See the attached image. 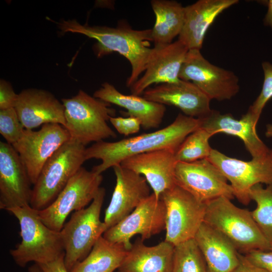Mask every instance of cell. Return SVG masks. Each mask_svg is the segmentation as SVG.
Returning <instances> with one entry per match:
<instances>
[{"mask_svg":"<svg viewBox=\"0 0 272 272\" xmlns=\"http://www.w3.org/2000/svg\"><path fill=\"white\" fill-rule=\"evenodd\" d=\"M116 184L104 222L107 229L130 214L150 194V186L145 178L120 164L113 167Z\"/></svg>","mask_w":272,"mask_h":272,"instance_id":"17","label":"cell"},{"mask_svg":"<svg viewBox=\"0 0 272 272\" xmlns=\"http://www.w3.org/2000/svg\"><path fill=\"white\" fill-rule=\"evenodd\" d=\"M93 96L125 109V114L139 119L142 127L146 130L158 127L166 112L165 105L139 95L122 94L108 82L102 84Z\"/></svg>","mask_w":272,"mask_h":272,"instance_id":"23","label":"cell"},{"mask_svg":"<svg viewBox=\"0 0 272 272\" xmlns=\"http://www.w3.org/2000/svg\"><path fill=\"white\" fill-rule=\"evenodd\" d=\"M28 270L29 272H43L39 265L37 263H34V264L30 266Z\"/></svg>","mask_w":272,"mask_h":272,"instance_id":"39","label":"cell"},{"mask_svg":"<svg viewBox=\"0 0 272 272\" xmlns=\"http://www.w3.org/2000/svg\"><path fill=\"white\" fill-rule=\"evenodd\" d=\"M86 146L71 139L43 166L33 185L30 206L40 211L51 204L86 161Z\"/></svg>","mask_w":272,"mask_h":272,"instance_id":"6","label":"cell"},{"mask_svg":"<svg viewBox=\"0 0 272 272\" xmlns=\"http://www.w3.org/2000/svg\"><path fill=\"white\" fill-rule=\"evenodd\" d=\"M264 80L261 91L249 109L259 118L266 103L272 98V64L267 61L262 63Z\"/></svg>","mask_w":272,"mask_h":272,"instance_id":"32","label":"cell"},{"mask_svg":"<svg viewBox=\"0 0 272 272\" xmlns=\"http://www.w3.org/2000/svg\"><path fill=\"white\" fill-rule=\"evenodd\" d=\"M116 272H120V271H116Z\"/></svg>","mask_w":272,"mask_h":272,"instance_id":"41","label":"cell"},{"mask_svg":"<svg viewBox=\"0 0 272 272\" xmlns=\"http://www.w3.org/2000/svg\"><path fill=\"white\" fill-rule=\"evenodd\" d=\"M102 180L101 174L82 167L54 201L38 211L39 218L51 229L60 232L71 213L85 208L93 201Z\"/></svg>","mask_w":272,"mask_h":272,"instance_id":"9","label":"cell"},{"mask_svg":"<svg viewBox=\"0 0 272 272\" xmlns=\"http://www.w3.org/2000/svg\"><path fill=\"white\" fill-rule=\"evenodd\" d=\"M244 255L253 264L268 272H272L271 250H255Z\"/></svg>","mask_w":272,"mask_h":272,"instance_id":"34","label":"cell"},{"mask_svg":"<svg viewBox=\"0 0 272 272\" xmlns=\"http://www.w3.org/2000/svg\"><path fill=\"white\" fill-rule=\"evenodd\" d=\"M38 265L43 272H69L64 263V254L51 262Z\"/></svg>","mask_w":272,"mask_h":272,"instance_id":"36","label":"cell"},{"mask_svg":"<svg viewBox=\"0 0 272 272\" xmlns=\"http://www.w3.org/2000/svg\"><path fill=\"white\" fill-rule=\"evenodd\" d=\"M165 220L164 203L152 193L127 217L108 229L103 236L129 250L132 245L130 239L133 236L139 234L144 241L159 234L165 230Z\"/></svg>","mask_w":272,"mask_h":272,"instance_id":"12","label":"cell"},{"mask_svg":"<svg viewBox=\"0 0 272 272\" xmlns=\"http://www.w3.org/2000/svg\"><path fill=\"white\" fill-rule=\"evenodd\" d=\"M175 152L158 150L129 157L120 165L144 176L156 196L176 185L175 169L177 162Z\"/></svg>","mask_w":272,"mask_h":272,"instance_id":"19","label":"cell"},{"mask_svg":"<svg viewBox=\"0 0 272 272\" xmlns=\"http://www.w3.org/2000/svg\"><path fill=\"white\" fill-rule=\"evenodd\" d=\"M198 119L199 127L212 135L224 133L240 138L252 158L263 156L270 149L257 134L256 125L259 118L249 109L239 119L230 113L221 114L215 110H212L205 117Z\"/></svg>","mask_w":272,"mask_h":272,"instance_id":"20","label":"cell"},{"mask_svg":"<svg viewBox=\"0 0 272 272\" xmlns=\"http://www.w3.org/2000/svg\"><path fill=\"white\" fill-rule=\"evenodd\" d=\"M15 108L25 129H33L47 123L64 126V107L50 92L27 89L19 94Z\"/></svg>","mask_w":272,"mask_h":272,"instance_id":"21","label":"cell"},{"mask_svg":"<svg viewBox=\"0 0 272 272\" xmlns=\"http://www.w3.org/2000/svg\"><path fill=\"white\" fill-rule=\"evenodd\" d=\"M143 95L148 100L175 106L184 115L193 118L204 117L212 110L211 100L200 89L192 82L181 79L149 88Z\"/></svg>","mask_w":272,"mask_h":272,"instance_id":"18","label":"cell"},{"mask_svg":"<svg viewBox=\"0 0 272 272\" xmlns=\"http://www.w3.org/2000/svg\"><path fill=\"white\" fill-rule=\"evenodd\" d=\"M175 179L176 185L204 203L222 196L234 198L228 180L208 159L190 163L177 162Z\"/></svg>","mask_w":272,"mask_h":272,"instance_id":"14","label":"cell"},{"mask_svg":"<svg viewBox=\"0 0 272 272\" xmlns=\"http://www.w3.org/2000/svg\"><path fill=\"white\" fill-rule=\"evenodd\" d=\"M208 159L230 181L234 197L244 205L251 200L249 190L254 185L272 186V149L266 155L249 161L228 157L213 149Z\"/></svg>","mask_w":272,"mask_h":272,"instance_id":"10","label":"cell"},{"mask_svg":"<svg viewBox=\"0 0 272 272\" xmlns=\"http://www.w3.org/2000/svg\"><path fill=\"white\" fill-rule=\"evenodd\" d=\"M173 272H209L194 239L174 246Z\"/></svg>","mask_w":272,"mask_h":272,"instance_id":"30","label":"cell"},{"mask_svg":"<svg viewBox=\"0 0 272 272\" xmlns=\"http://www.w3.org/2000/svg\"><path fill=\"white\" fill-rule=\"evenodd\" d=\"M18 94L14 91L10 83L4 80L0 81V109L15 108Z\"/></svg>","mask_w":272,"mask_h":272,"instance_id":"35","label":"cell"},{"mask_svg":"<svg viewBox=\"0 0 272 272\" xmlns=\"http://www.w3.org/2000/svg\"><path fill=\"white\" fill-rule=\"evenodd\" d=\"M265 136L267 138H272V124H268L266 126L265 132Z\"/></svg>","mask_w":272,"mask_h":272,"instance_id":"40","label":"cell"},{"mask_svg":"<svg viewBox=\"0 0 272 272\" xmlns=\"http://www.w3.org/2000/svg\"><path fill=\"white\" fill-rule=\"evenodd\" d=\"M179 78L193 83L211 100H230L240 90L237 76L232 71L211 63L203 56L200 50H188Z\"/></svg>","mask_w":272,"mask_h":272,"instance_id":"11","label":"cell"},{"mask_svg":"<svg viewBox=\"0 0 272 272\" xmlns=\"http://www.w3.org/2000/svg\"><path fill=\"white\" fill-rule=\"evenodd\" d=\"M231 272H268L249 261L244 254L240 253L238 265Z\"/></svg>","mask_w":272,"mask_h":272,"instance_id":"37","label":"cell"},{"mask_svg":"<svg viewBox=\"0 0 272 272\" xmlns=\"http://www.w3.org/2000/svg\"><path fill=\"white\" fill-rule=\"evenodd\" d=\"M27 171L12 145L0 142V209L30 205L32 188Z\"/></svg>","mask_w":272,"mask_h":272,"instance_id":"15","label":"cell"},{"mask_svg":"<svg viewBox=\"0 0 272 272\" xmlns=\"http://www.w3.org/2000/svg\"><path fill=\"white\" fill-rule=\"evenodd\" d=\"M194 240L209 272H231L239 264L240 253L223 234L203 223Z\"/></svg>","mask_w":272,"mask_h":272,"instance_id":"24","label":"cell"},{"mask_svg":"<svg viewBox=\"0 0 272 272\" xmlns=\"http://www.w3.org/2000/svg\"><path fill=\"white\" fill-rule=\"evenodd\" d=\"M24 130L15 108L0 110V133L6 143L11 145L16 143Z\"/></svg>","mask_w":272,"mask_h":272,"instance_id":"31","label":"cell"},{"mask_svg":"<svg viewBox=\"0 0 272 272\" xmlns=\"http://www.w3.org/2000/svg\"><path fill=\"white\" fill-rule=\"evenodd\" d=\"M262 3H264L268 8L263 20L264 24L269 26L272 31V0L262 1Z\"/></svg>","mask_w":272,"mask_h":272,"instance_id":"38","label":"cell"},{"mask_svg":"<svg viewBox=\"0 0 272 272\" xmlns=\"http://www.w3.org/2000/svg\"><path fill=\"white\" fill-rule=\"evenodd\" d=\"M238 0H199L184 7V20L178 40L188 50H200L206 33L217 17Z\"/></svg>","mask_w":272,"mask_h":272,"instance_id":"22","label":"cell"},{"mask_svg":"<svg viewBox=\"0 0 272 272\" xmlns=\"http://www.w3.org/2000/svg\"><path fill=\"white\" fill-rule=\"evenodd\" d=\"M213 136L201 128L190 133L183 141L175 153L177 162L190 163L208 159L212 148L209 140Z\"/></svg>","mask_w":272,"mask_h":272,"instance_id":"29","label":"cell"},{"mask_svg":"<svg viewBox=\"0 0 272 272\" xmlns=\"http://www.w3.org/2000/svg\"><path fill=\"white\" fill-rule=\"evenodd\" d=\"M109 121L118 132L125 136L138 132L142 127L140 120L131 116H112Z\"/></svg>","mask_w":272,"mask_h":272,"instance_id":"33","label":"cell"},{"mask_svg":"<svg viewBox=\"0 0 272 272\" xmlns=\"http://www.w3.org/2000/svg\"><path fill=\"white\" fill-rule=\"evenodd\" d=\"M7 211L17 219L20 224L21 241L10 250L18 266L24 267L30 262L47 263L64 254L60 232L45 225L39 218L37 210L27 205Z\"/></svg>","mask_w":272,"mask_h":272,"instance_id":"3","label":"cell"},{"mask_svg":"<svg viewBox=\"0 0 272 272\" xmlns=\"http://www.w3.org/2000/svg\"><path fill=\"white\" fill-rule=\"evenodd\" d=\"M199 127L198 118L180 113L171 124L155 131L116 142L95 143L86 148L85 159L100 160L101 163L92 170L102 174L133 155L163 149L176 152L185 139Z\"/></svg>","mask_w":272,"mask_h":272,"instance_id":"1","label":"cell"},{"mask_svg":"<svg viewBox=\"0 0 272 272\" xmlns=\"http://www.w3.org/2000/svg\"><path fill=\"white\" fill-rule=\"evenodd\" d=\"M151 7L156 17L152 29L154 45L169 44L179 36L184 20V7L175 1L152 0Z\"/></svg>","mask_w":272,"mask_h":272,"instance_id":"26","label":"cell"},{"mask_svg":"<svg viewBox=\"0 0 272 272\" xmlns=\"http://www.w3.org/2000/svg\"><path fill=\"white\" fill-rule=\"evenodd\" d=\"M65 124L71 139L86 146L91 142L116 137L108 124L116 110L110 104L91 96L83 90L71 98H63Z\"/></svg>","mask_w":272,"mask_h":272,"instance_id":"5","label":"cell"},{"mask_svg":"<svg viewBox=\"0 0 272 272\" xmlns=\"http://www.w3.org/2000/svg\"><path fill=\"white\" fill-rule=\"evenodd\" d=\"M160 198L166 209L165 241L174 246L193 239L204 222L206 204L176 185Z\"/></svg>","mask_w":272,"mask_h":272,"instance_id":"8","label":"cell"},{"mask_svg":"<svg viewBox=\"0 0 272 272\" xmlns=\"http://www.w3.org/2000/svg\"><path fill=\"white\" fill-rule=\"evenodd\" d=\"M174 246L163 241L148 246L141 238L132 243L122 264L120 272H173Z\"/></svg>","mask_w":272,"mask_h":272,"instance_id":"25","label":"cell"},{"mask_svg":"<svg viewBox=\"0 0 272 272\" xmlns=\"http://www.w3.org/2000/svg\"><path fill=\"white\" fill-rule=\"evenodd\" d=\"M105 189L100 187L87 208L72 214L60 231L64 250V263L69 271L90 252L107 228L100 220Z\"/></svg>","mask_w":272,"mask_h":272,"instance_id":"7","label":"cell"},{"mask_svg":"<svg viewBox=\"0 0 272 272\" xmlns=\"http://www.w3.org/2000/svg\"><path fill=\"white\" fill-rule=\"evenodd\" d=\"M57 25L63 33H79L96 40L93 48L98 57L116 52L127 59L131 67L126 82L128 87L145 72L152 48L150 47V42H153L152 29L135 30L123 21L116 27L81 25L76 20H63Z\"/></svg>","mask_w":272,"mask_h":272,"instance_id":"2","label":"cell"},{"mask_svg":"<svg viewBox=\"0 0 272 272\" xmlns=\"http://www.w3.org/2000/svg\"><path fill=\"white\" fill-rule=\"evenodd\" d=\"M71 139L66 129L57 123H47L37 131L25 129L12 146L19 155L34 185L47 160Z\"/></svg>","mask_w":272,"mask_h":272,"instance_id":"13","label":"cell"},{"mask_svg":"<svg viewBox=\"0 0 272 272\" xmlns=\"http://www.w3.org/2000/svg\"><path fill=\"white\" fill-rule=\"evenodd\" d=\"M206 204L204 223L227 238L243 254L255 250H270L251 212L234 205L222 196Z\"/></svg>","mask_w":272,"mask_h":272,"instance_id":"4","label":"cell"},{"mask_svg":"<svg viewBox=\"0 0 272 272\" xmlns=\"http://www.w3.org/2000/svg\"><path fill=\"white\" fill-rule=\"evenodd\" d=\"M249 196L256 203L252 216L272 251V186L255 185L249 190Z\"/></svg>","mask_w":272,"mask_h":272,"instance_id":"28","label":"cell"},{"mask_svg":"<svg viewBox=\"0 0 272 272\" xmlns=\"http://www.w3.org/2000/svg\"><path fill=\"white\" fill-rule=\"evenodd\" d=\"M188 51L186 46L178 40L169 44L154 45L144 75L130 87L131 93L140 96L153 84L178 81Z\"/></svg>","mask_w":272,"mask_h":272,"instance_id":"16","label":"cell"},{"mask_svg":"<svg viewBox=\"0 0 272 272\" xmlns=\"http://www.w3.org/2000/svg\"><path fill=\"white\" fill-rule=\"evenodd\" d=\"M128 250L123 245L110 242L102 236L89 254L70 272H114L122 264Z\"/></svg>","mask_w":272,"mask_h":272,"instance_id":"27","label":"cell"}]
</instances>
